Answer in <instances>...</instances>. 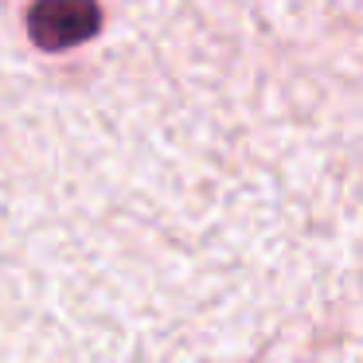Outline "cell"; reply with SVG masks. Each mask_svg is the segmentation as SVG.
<instances>
[{
    "instance_id": "cell-1",
    "label": "cell",
    "mask_w": 363,
    "mask_h": 363,
    "mask_svg": "<svg viewBox=\"0 0 363 363\" xmlns=\"http://www.w3.org/2000/svg\"><path fill=\"white\" fill-rule=\"evenodd\" d=\"M102 12L98 0H35L28 12V35L43 51H67L94 40Z\"/></svg>"
}]
</instances>
